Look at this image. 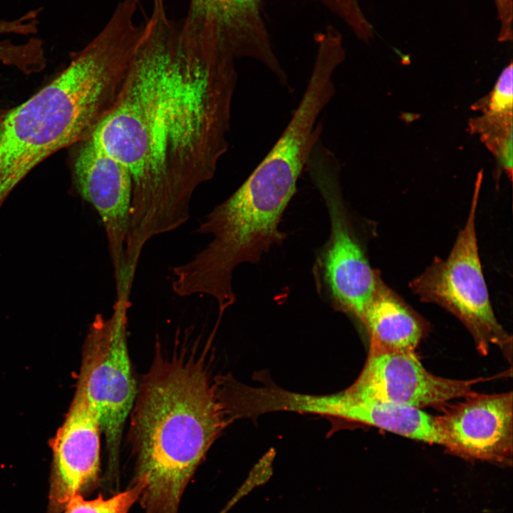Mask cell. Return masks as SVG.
I'll use <instances>...</instances> for the list:
<instances>
[{"label": "cell", "instance_id": "obj_5", "mask_svg": "<svg viewBox=\"0 0 513 513\" xmlns=\"http://www.w3.org/2000/svg\"><path fill=\"white\" fill-rule=\"evenodd\" d=\"M482 178L480 172L467 221L449 255L435 257L409 287L421 301L436 304L457 317L482 353L494 344L511 355L512 337L494 316L478 251L475 219Z\"/></svg>", "mask_w": 513, "mask_h": 513}, {"label": "cell", "instance_id": "obj_12", "mask_svg": "<svg viewBox=\"0 0 513 513\" xmlns=\"http://www.w3.org/2000/svg\"><path fill=\"white\" fill-rule=\"evenodd\" d=\"M327 416L369 425L408 438L441 445L435 416L421 409L369 398L345 390L327 395Z\"/></svg>", "mask_w": 513, "mask_h": 513}, {"label": "cell", "instance_id": "obj_18", "mask_svg": "<svg viewBox=\"0 0 513 513\" xmlns=\"http://www.w3.org/2000/svg\"><path fill=\"white\" fill-rule=\"evenodd\" d=\"M2 160H3V155H2L1 144V128H0V171L2 167Z\"/></svg>", "mask_w": 513, "mask_h": 513}, {"label": "cell", "instance_id": "obj_11", "mask_svg": "<svg viewBox=\"0 0 513 513\" xmlns=\"http://www.w3.org/2000/svg\"><path fill=\"white\" fill-rule=\"evenodd\" d=\"M101 428L79 393L75 395L52 442L53 467L47 513H61L70 499L96 487L100 474Z\"/></svg>", "mask_w": 513, "mask_h": 513}, {"label": "cell", "instance_id": "obj_16", "mask_svg": "<svg viewBox=\"0 0 513 513\" xmlns=\"http://www.w3.org/2000/svg\"><path fill=\"white\" fill-rule=\"evenodd\" d=\"M497 17L500 23L498 41H510L512 39V0H494Z\"/></svg>", "mask_w": 513, "mask_h": 513}, {"label": "cell", "instance_id": "obj_2", "mask_svg": "<svg viewBox=\"0 0 513 513\" xmlns=\"http://www.w3.org/2000/svg\"><path fill=\"white\" fill-rule=\"evenodd\" d=\"M121 0L98 33L51 83L0 123V208L15 187L59 150L89 138L115 103L145 23Z\"/></svg>", "mask_w": 513, "mask_h": 513}, {"label": "cell", "instance_id": "obj_17", "mask_svg": "<svg viewBox=\"0 0 513 513\" xmlns=\"http://www.w3.org/2000/svg\"><path fill=\"white\" fill-rule=\"evenodd\" d=\"M323 6H331L343 2L345 0H313Z\"/></svg>", "mask_w": 513, "mask_h": 513}, {"label": "cell", "instance_id": "obj_8", "mask_svg": "<svg viewBox=\"0 0 513 513\" xmlns=\"http://www.w3.org/2000/svg\"><path fill=\"white\" fill-rule=\"evenodd\" d=\"M73 168L77 191L98 212L103 225L116 296L129 295L125 278V245L132 195L130 173L90 139L83 141Z\"/></svg>", "mask_w": 513, "mask_h": 513}, {"label": "cell", "instance_id": "obj_1", "mask_svg": "<svg viewBox=\"0 0 513 513\" xmlns=\"http://www.w3.org/2000/svg\"><path fill=\"white\" fill-rule=\"evenodd\" d=\"M119 95L89 137L132 180L127 240L142 247L190 217L197 188L229 147L235 59L183 38L152 0Z\"/></svg>", "mask_w": 513, "mask_h": 513}, {"label": "cell", "instance_id": "obj_7", "mask_svg": "<svg viewBox=\"0 0 513 513\" xmlns=\"http://www.w3.org/2000/svg\"><path fill=\"white\" fill-rule=\"evenodd\" d=\"M180 27L187 39L235 59L257 61L282 85H289L263 18L262 0H190L187 16Z\"/></svg>", "mask_w": 513, "mask_h": 513}, {"label": "cell", "instance_id": "obj_3", "mask_svg": "<svg viewBox=\"0 0 513 513\" xmlns=\"http://www.w3.org/2000/svg\"><path fill=\"white\" fill-rule=\"evenodd\" d=\"M135 457L132 484L145 513H178L182 496L209 449L233 420L220 378L202 356L158 353L131 410Z\"/></svg>", "mask_w": 513, "mask_h": 513}, {"label": "cell", "instance_id": "obj_6", "mask_svg": "<svg viewBox=\"0 0 513 513\" xmlns=\"http://www.w3.org/2000/svg\"><path fill=\"white\" fill-rule=\"evenodd\" d=\"M333 152L321 141L306 167L329 214L331 233L318 257V274L334 306L359 321L380 280L353 229L340 182V166Z\"/></svg>", "mask_w": 513, "mask_h": 513}, {"label": "cell", "instance_id": "obj_9", "mask_svg": "<svg viewBox=\"0 0 513 513\" xmlns=\"http://www.w3.org/2000/svg\"><path fill=\"white\" fill-rule=\"evenodd\" d=\"M478 381L435 375L415 352L370 348L361 373L349 388L369 398L421 409L470 395Z\"/></svg>", "mask_w": 513, "mask_h": 513}, {"label": "cell", "instance_id": "obj_13", "mask_svg": "<svg viewBox=\"0 0 513 513\" xmlns=\"http://www.w3.org/2000/svg\"><path fill=\"white\" fill-rule=\"evenodd\" d=\"M370 338V348L415 352L427 324L381 279L360 320Z\"/></svg>", "mask_w": 513, "mask_h": 513}, {"label": "cell", "instance_id": "obj_15", "mask_svg": "<svg viewBox=\"0 0 513 513\" xmlns=\"http://www.w3.org/2000/svg\"><path fill=\"white\" fill-rule=\"evenodd\" d=\"M512 69L510 63L502 71L485 103L484 116L496 120L512 118Z\"/></svg>", "mask_w": 513, "mask_h": 513}, {"label": "cell", "instance_id": "obj_19", "mask_svg": "<svg viewBox=\"0 0 513 513\" xmlns=\"http://www.w3.org/2000/svg\"><path fill=\"white\" fill-rule=\"evenodd\" d=\"M3 118H4V115H2V114L0 113V123L1 122Z\"/></svg>", "mask_w": 513, "mask_h": 513}, {"label": "cell", "instance_id": "obj_10", "mask_svg": "<svg viewBox=\"0 0 513 513\" xmlns=\"http://www.w3.org/2000/svg\"><path fill=\"white\" fill-rule=\"evenodd\" d=\"M435 416L441 445L458 454L507 462L513 445L512 392L473 394Z\"/></svg>", "mask_w": 513, "mask_h": 513}, {"label": "cell", "instance_id": "obj_4", "mask_svg": "<svg viewBox=\"0 0 513 513\" xmlns=\"http://www.w3.org/2000/svg\"><path fill=\"white\" fill-rule=\"evenodd\" d=\"M130 306V298L118 296L110 316L95 315L86 338L76 391L98 418L112 476L117 473L124 426L138 391L127 341Z\"/></svg>", "mask_w": 513, "mask_h": 513}, {"label": "cell", "instance_id": "obj_14", "mask_svg": "<svg viewBox=\"0 0 513 513\" xmlns=\"http://www.w3.org/2000/svg\"><path fill=\"white\" fill-rule=\"evenodd\" d=\"M141 489L139 484H132L127 490L109 498L99 496L91 500L85 499L81 494H76L70 499L63 513H128L132 506L138 501Z\"/></svg>", "mask_w": 513, "mask_h": 513}]
</instances>
